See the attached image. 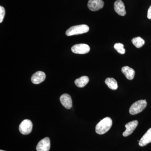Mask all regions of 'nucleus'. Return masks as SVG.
<instances>
[{
    "instance_id": "obj_12",
    "label": "nucleus",
    "mask_w": 151,
    "mask_h": 151,
    "mask_svg": "<svg viewBox=\"0 0 151 151\" xmlns=\"http://www.w3.org/2000/svg\"><path fill=\"white\" fill-rule=\"evenodd\" d=\"M151 142V128L149 129L139 141V145L144 147Z\"/></svg>"
},
{
    "instance_id": "obj_7",
    "label": "nucleus",
    "mask_w": 151,
    "mask_h": 151,
    "mask_svg": "<svg viewBox=\"0 0 151 151\" xmlns=\"http://www.w3.org/2000/svg\"><path fill=\"white\" fill-rule=\"evenodd\" d=\"M50 147V140L48 137H45L39 142L36 150L37 151H49Z\"/></svg>"
},
{
    "instance_id": "obj_19",
    "label": "nucleus",
    "mask_w": 151,
    "mask_h": 151,
    "mask_svg": "<svg viewBox=\"0 0 151 151\" xmlns=\"http://www.w3.org/2000/svg\"><path fill=\"white\" fill-rule=\"evenodd\" d=\"M147 17L148 18L151 19V5L150 6V7L148 10L147 12Z\"/></svg>"
},
{
    "instance_id": "obj_15",
    "label": "nucleus",
    "mask_w": 151,
    "mask_h": 151,
    "mask_svg": "<svg viewBox=\"0 0 151 151\" xmlns=\"http://www.w3.org/2000/svg\"><path fill=\"white\" fill-rule=\"evenodd\" d=\"M105 83L110 89L116 90L118 89V83L116 79L113 78H108L105 79Z\"/></svg>"
},
{
    "instance_id": "obj_18",
    "label": "nucleus",
    "mask_w": 151,
    "mask_h": 151,
    "mask_svg": "<svg viewBox=\"0 0 151 151\" xmlns=\"http://www.w3.org/2000/svg\"><path fill=\"white\" fill-rule=\"evenodd\" d=\"M5 14V10L2 6H0V23L3 22Z\"/></svg>"
},
{
    "instance_id": "obj_14",
    "label": "nucleus",
    "mask_w": 151,
    "mask_h": 151,
    "mask_svg": "<svg viewBox=\"0 0 151 151\" xmlns=\"http://www.w3.org/2000/svg\"><path fill=\"white\" fill-rule=\"evenodd\" d=\"M89 81V78L87 76H81L80 78H77L75 81L76 86L80 88H82L86 86Z\"/></svg>"
},
{
    "instance_id": "obj_17",
    "label": "nucleus",
    "mask_w": 151,
    "mask_h": 151,
    "mask_svg": "<svg viewBox=\"0 0 151 151\" xmlns=\"http://www.w3.org/2000/svg\"><path fill=\"white\" fill-rule=\"evenodd\" d=\"M114 48L117 50L119 53L121 54H124L125 53L126 50L124 47V45L123 44L117 43L114 45Z\"/></svg>"
},
{
    "instance_id": "obj_9",
    "label": "nucleus",
    "mask_w": 151,
    "mask_h": 151,
    "mask_svg": "<svg viewBox=\"0 0 151 151\" xmlns=\"http://www.w3.org/2000/svg\"><path fill=\"white\" fill-rule=\"evenodd\" d=\"M114 10L119 15L124 16L126 14V11L124 3L121 0H117L114 4Z\"/></svg>"
},
{
    "instance_id": "obj_8",
    "label": "nucleus",
    "mask_w": 151,
    "mask_h": 151,
    "mask_svg": "<svg viewBox=\"0 0 151 151\" xmlns=\"http://www.w3.org/2000/svg\"><path fill=\"white\" fill-rule=\"evenodd\" d=\"M138 125V122L137 120L132 121L126 124L125 125L126 130L123 133V136L127 137L131 135L137 127Z\"/></svg>"
},
{
    "instance_id": "obj_10",
    "label": "nucleus",
    "mask_w": 151,
    "mask_h": 151,
    "mask_svg": "<svg viewBox=\"0 0 151 151\" xmlns=\"http://www.w3.org/2000/svg\"><path fill=\"white\" fill-rule=\"evenodd\" d=\"M46 75L43 71H38L36 72L31 77L32 82L34 84H40L45 80Z\"/></svg>"
},
{
    "instance_id": "obj_11",
    "label": "nucleus",
    "mask_w": 151,
    "mask_h": 151,
    "mask_svg": "<svg viewBox=\"0 0 151 151\" xmlns=\"http://www.w3.org/2000/svg\"><path fill=\"white\" fill-rule=\"evenodd\" d=\"M60 103L65 108L70 109L72 108V100L70 95L67 94H63L60 98Z\"/></svg>"
},
{
    "instance_id": "obj_4",
    "label": "nucleus",
    "mask_w": 151,
    "mask_h": 151,
    "mask_svg": "<svg viewBox=\"0 0 151 151\" xmlns=\"http://www.w3.org/2000/svg\"><path fill=\"white\" fill-rule=\"evenodd\" d=\"M33 124L30 120L25 119L21 122L19 126V132L23 135H27L32 132Z\"/></svg>"
},
{
    "instance_id": "obj_6",
    "label": "nucleus",
    "mask_w": 151,
    "mask_h": 151,
    "mask_svg": "<svg viewBox=\"0 0 151 151\" xmlns=\"http://www.w3.org/2000/svg\"><path fill=\"white\" fill-rule=\"evenodd\" d=\"M104 3L103 0H89L88 1V8L90 10L95 12L103 8Z\"/></svg>"
},
{
    "instance_id": "obj_5",
    "label": "nucleus",
    "mask_w": 151,
    "mask_h": 151,
    "mask_svg": "<svg viewBox=\"0 0 151 151\" xmlns=\"http://www.w3.org/2000/svg\"><path fill=\"white\" fill-rule=\"evenodd\" d=\"M90 47L86 44H78L71 47V51L76 54H84L90 51Z\"/></svg>"
},
{
    "instance_id": "obj_16",
    "label": "nucleus",
    "mask_w": 151,
    "mask_h": 151,
    "mask_svg": "<svg viewBox=\"0 0 151 151\" xmlns=\"http://www.w3.org/2000/svg\"><path fill=\"white\" fill-rule=\"evenodd\" d=\"M132 42L137 48H140L145 45V41L140 37H137L132 39Z\"/></svg>"
},
{
    "instance_id": "obj_2",
    "label": "nucleus",
    "mask_w": 151,
    "mask_h": 151,
    "mask_svg": "<svg viewBox=\"0 0 151 151\" xmlns=\"http://www.w3.org/2000/svg\"><path fill=\"white\" fill-rule=\"evenodd\" d=\"M89 28L87 25L81 24L73 26L66 31L65 34L68 36L78 35L85 33L89 31Z\"/></svg>"
},
{
    "instance_id": "obj_3",
    "label": "nucleus",
    "mask_w": 151,
    "mask_h": 151,
    "mask_svg": "<svg viewBox=\"0 0 151 151\" xmlns=\"http://www.w3.org/2000/svg\"><path fill=\"white\" fill-rule=\"evenodd\" d=\"M146 100H139L133 103L129 109V113L131 115H134L141 113L147 107Z\"/></svg>"
},
{
    "instance_id": "obj_13",
    "label": "nucleus",
    "mask_w": 151,
    "mask_h": 151,
    "mask_svg": "<svg viewBox=\"0 0 151 151\" xmlns=\"http://www.w3.org/2000/svg\"><path fill=\"white\" fill-rule=\"evenodd\" d=\"M122 71L123 74L129 80H132L134 78L135 71L133 68L128 66H124L122 67Z\"/></svg>"
},
{
    "instance_id": "obj_1",
    "label": "nucleus",
    "mask_w": 151,
    "mask_h": 151,
    "mask_svg": "<svg viewBox=\"0 0 151 151\" xmlns=\"http://www.w3.org/2000/svg\"><path fill=\"white\" fill-rule=\"evenodd\" d=\"M113 121L110 117H105L96 125L95 132L98 134H105L111 129Z\"/></svg>"
},
{
    "instance_id": "obj_20",
    "label": "nucleus",
    "mask_w": 151,
    "mask_h": 151,
    "mask_svg": "<svg viewBox=\"0 0 151 151\" xmlns=\"http://www.w3.org/2000/svg\"><path fill=\"white\" fill-rule=\"evenodd\" d=\"M0 151H4V150H0Z\"/></svg>"
}]
</instances>
